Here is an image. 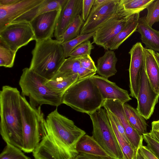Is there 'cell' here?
Returning <instances> with one entry per match:
<instances>
[{
	"mask_svg": "<svg viewBox=\"0 0 159 159\" xmlns=\"http://www.w3.org/2000/svg\"><path fill=\"white\" fill-rule=\"evenodd\" d=\"M45 135L33 152L35 159H69L78 154L77 143L86 132L57 108L45 120Z\"/></svg>",
	"mask_w": 159,
	"mask_h": 159,
	"instance_id": "1",
	"label": "cell"
},
{
	"mask_svg": "<svg viewBox=\"0 0 159 159\" xmlns=\"http://www.w3.org/2000/svg\"><path fill=\"white\" fill-rule=\"evenodd\" d=\"M20 92L8 85L2 86L0 91V132L6 143L22 150L23 131Z\"/></svg>",
	"mask_w": 159,
	"mask_h": 159,
	"instance_id": "2",
	"label": "cell"
},
{
	"mask_svg": "<svg viewBox=\"0 0 159 159\" xmlns=\"http://www.w3.org/2000/svg\"><path fill=\"white\" fill-rule=\"evenodd\" d=\"M61 42L52 38L36 41L29 68L51 80L66 59Z\"/></svg>",
	"mask_w": 159,
	"mask_h": 159,
	"instance_id": "3",
	"label": "cell"
},
{
	"mask_svg": "<svg viewBox=\"0 0 159 159\" xmlns=\"http://www.w3.org/2000/svg\"><path fill=\"white\" fill-rule=\"evenodd\" d=\"M91 77L78 80L62 95V104L77 111L90 115L102 107L104 100Z\"/></svg>",
	"mask_w": 159,
	"mask_h": 159,
	"instance_id": "4",
	"label": "cell"
},
{
	"mask_svg": "<svg viewBox=\"0 0 159 159\" xmlns=\"http://www.w3.org/2000/svg\"><path fill=\"white\" fill-rule=\"evenodd\" d=\"M47 79L29 68H25L19 81L23 96L29 98V103L34 107L43 104L58 107L62 104V95L51 90L45 84Z\"/></svg>",
	"mask_w": 159,
	"mask_h": 159,
	"instance_id": "5",
	"label": "cell"
},
{
	"mask_svg": "<svg viewBox=\"0 0 159 159\" xmlns=\"http://www.w3.org/2000/svg\"><path fill=\"white\" fill-rule=\"evenodd\" d=\"M20 107L23 131L22 151L26 153L33 152L46 134L45 119L40 106L32 107L21 95Z\"/></svg>",
	"mask_w": 159,
	"mask_h": 159,
	"instance_id": "6",
	"label": "cell"
},
{
	"mask_svg": "<svg viewBox=\"0 0 159 159\" xmlns=\"http://www.w3.org/2000/svg\"><path fill=\"white\" fill-rule=\"evenodd\" d=\"M89 115L92 123L93 138L111 159H124L106 110L102 107Z\"/></svg>",
	"mask_w": 159,
	"mask_h": 159,
	"instance_id": "7",
	"label": "cell"
},
{
	"mask_svg": "<svg viewBox=\"0 0 159 159\" xmlns=\"http://www.w3.org/2000/svg\"><path fill=\"white\" fill-rule=\"evenodd\" d=\"M121 5L118 12L98 28L93 36V43L105 50L125 25L129 17L137 13L126 11Z\"/></svg>",
	"mask_w": 159,
	"mask_h": 159,
	"instance_id": "8",
	"label": "cell"
},
{
	"mask_svg": "<svg viewBox=\"0 0 159 159\" xmlns=\"http://www.w3.org/2000/svg\"><path fill=\"white\" fill-rule=\"evenodd\" d=\"M0 39L16 52L31 41L36 40L30 23L25 21L12 23L7 25L0 31Z\"/></svg>",
	"mask_w": 159,
	"mask_h": 159,
	"instance_id": "9",
	"label": "cell"
},
{
	"mask_svg": "<svg viewBox=\"0 0 159 159\" xmlns=\"http://www.w3.org/2000/svg\"><path fill=\"white\" fill-rule=\"evenodd\" d=\"M120 0H110L97 7H93L83 25L80 34L95 32L100 26L116 14L121 7Z\"/></svg>",
	"mask_w": 159,
	"mask_h": 159,
	"instance_id": "10",
	"label": "cell"
},
{
	"mask_svg": "<svg viewBox=\"0 0 159 159\" xmlns=\"http://www.w3.org/2000/svg\"><path fill=\"white\" fill-rule=\"evenodd\" d=\"M159 98V94L154 91L147 76L144 58L136 109L145 120L149 119L152 115Z\"/></svg>",
	"mask_w": 159,
	"mask_h": 159,
	"instance_id": "11",
	"label": "cell"
},
{
	"mask_svg": "<svg viewBox=\"0 0 159 159\" xmlns=\"http://www.w3.org/2000/svg\"><path fill=\"white\" fill-rule=\"evenodd\" d=\"M144 49L141 43L137 42L133 45L129 52L130 55L129 70L130 95L137 100L144 61Z\"/></svg>",
	"mask_w": 159,
	"mask_h": 159,
	"instance_id": "12",
	"label": "cell"
},
{
	"mask_svg": "<svg viewBox=\"0 0 159 159\" xmlns=\"http://www.w3.org/2000/svg\"><path fill=\"white\" fill-rule=\"evenodd\" d=\"M124 104L117 100H106L104 101L102 107L116 117L123 127L130 143L135 148L139 150L143 145V136L140 135L129 123L125 114Z\"/></svg>",
	"mask_w": 159,
	"mask_h": 159,
	"instance_id": "13",
	"label": "cell"
},
{
	"mask_svg": "<svg viewBox=\"0 0 159 159\" xmlns=\"http://www.w3.org/2000/svg\"><path fill=\"white\" fill-rule=\"evenodd\" d=\"M61 9L47 12L37 16L30 23L34 31L36 41L52 38Z\"/></svg>",
	"mask_w": 159,
	"mask_h": 159,
	"instance_id": "14",
	"label": "cell"
},
{
	"mask_svg": "<svg viewBox=\"0 0 159 159\" xmlns=\"http://www.w3.org/2000/svg\"><path fill=\"white\" fill-rule=\"evenodd\" d=\"M44 0H17L11 5L0 6V31Z\"/></svg>",
	"mask_w": 159,
	"mask_h": 159,
	"instance_id": "15",
	"label": "cell"
},
{
	"mask_svg": "<svg viewBox=\"0 0 159 159\" xmlns=\"http://www.w3.org/2000/svg\"><path fill=\"white\" fill-rule=\"evenodd\" d=\"M83 0H66L62 5L58 17L54 36L59 40L82 11Z\"/></svg>",
	"mask_w": 159,
	"mask_h": 159,
	"instance_id": "16",
	"label": "cell"
},
{
	"mask_svg": "<svg viewBox=\"0 0 159 159\" xmlns=\"http://www.w3.org/2000/svg\"><path fill=\"white\" fill-rule=\"evenodd\" d=\"M91 79L98 88L104 101L117 100L125 103L131 100L127 90L120 88L108 79L95 75L92 76Z\"/></svg>",
	"mask_w": 159,
	"mask_h": 159,
	"instance_id": "17",
	"label": "cell"
},
{
	"mask_svg": "<svg viewBox=\"0 0 159 159\" xmlns=\"http://www.w3.org/2000/svg\"><path fill=\"white\" fill-rule=\"evenodd\" d=\"M136 31L141 34V39L145 45V48L159 52V31L147 24L145 16L139 18Z\"/></svg>",
	"mask_w": 159,
	"mask_h": 159,
	"instance_id": "18",
	"label": "cell"
},
{
	"mask_svg": "<svg viewBox=\"0 0 159 159\" xmlns=\"http://www.w3.org/2000/svg\"><path fill=\"white\" fill-rule=\"evenodd\" d=\"M66 0H44L41 4L20 16L12 23L30 22L37 16L52 11L60 10Z\"/></svg>",
	"mask_w": 159,
	"mask_h": 159,
	"instance_id": "19",
	"label": "cell"
},
{
	"mask_svg": "<svg viewBox=\"0 0 159 159\" xmlns=\"http://www.w3.org/2000/svg\"><path fill=\"white\" fill-rule=\"evenodd\" d=\"M146 70L154 91L159 94V64L154 56L155 51L144 48Z\"/></svg>",
	"mask_w": 159,
	"mask_h": 159,
	"instance_id": "20",
	"label": "cell"
},
{
	"mask_svg": "<svg viewBox=\"0 0 159 159\" xmlns=\"http://www.w3.org/2000/svg\"><path fill=\"white\" fill-rule=\"evenodd\" d=\"M139 13H135L129 17L125 27L108 44L107 50L117 49L125 41L136 31L139 18Z\"/></svg>",
	"mask_w": 159,
	"mask_h": 159,
	"instance_id": "21",
	"label": "cell"
},
{
	"mask_svg": "<svg viewBox=\"0 0 159 159\" xmlns=\"http://www.w3.org/2000/svg\"><path fill=\"white\" fill-rule=\"evenodd\" d=\"M76 150L78 153H84L111 159L92 136L86 134L81 138L77 143Z\"/></svg>",
	"mask_w": 159,
	"mask_h": 159,
	"instance_id": "22",
	"label": "cell"
},
{
	"mask_svg": "<svg viewBox=\"0 0 159 159\" xmlns=\"http://www.w3.org/2000/svg\"><path fill=\"white\" fill-rule=\"evenodd\" d=\"M117 60L113 50H107L97 60V73L107 79L115 75L117 72L116 65Z\"/></svg>",
	"mask_w": 159,
	"mask_h": 159,
	"instance_id": "23",
	"label": "cell"
},
{
	"mask_svg": "<svg viewBox=\"0 0 159 159\" xmlns=\"http://www.w3.org/2000/svg\"><path fill=\"white\" fill-rule=\"evenodd\" d=\"M123 106L126 116L133 128L141 135L147 133L148 125L145 119L129 105L125 103Z\"/></svg>",
	"mask_w": 159,
	"mask_h": 159,
	"instance_id": "24",
	"label": "cell"
},
{
	"mask_svg": "<svg viewBox=\"0 0 159 159\" xmlns=\"http://www.w3.org/2000/svg\"><path fill=\"white\" fill-rule=\"evenodd\" d=\"M81 67L80 61L78 58L70 57L66 59L51 80L56 81L78 74Z\"/></svg>",
	"mask_w": 159,
	"mask_h": 159,
	"instance_id": "25",
	"label": "cell"
},
{
	"mask_svg": "<svg viewBox=\"0 0 159 159\" xmlns=\"http://www.w3.org/2000/svg\"><path fill=\"white\" fill-rule=\"evenodd\" d=\"M108 117L123 154L124 159H137L139 150L135 148L119 133L113 121L110 118Z\"/></svg>",
	"mask_w": 159,
	"mask_h": 159,
	"instance_id": "26",
	"label": "cell"
},
{
	"mask_svg": "<svg viewBox=\"0 0 159 159\" xmlns=\"http://www.w3.org/2000/svg\"><path fill=\"white\" fill-rule=\"evenodd\" d=\"M78 80V75L76 74L56 81L47 80L45 84L53 92L63 94L69 87Z\"/></svg>",
	"mask_w": 159,
	"mask_h": 159,
	"instance_id": "27",
	"label": "cell"
},
{
	"mask_svg": "<svg viewBox=\"0 0 159 159\" xmlns=\"http://www.w3.org/2000/svg\"><path fill=\"white\" fill-rule=\"evenodd\" d=\"M84 21L82 16L80 15L77 16L58 40L62 43L70 40L79 35L81 28L84 23Z\"/></svg>",
	"mask_w": 159,
	"mask_h": 159,
	"instance_id": "28",
	"label": "cell"
},
{
	"mask_svg": "<svg viewBox=\"0 0 159 159\" xmlns=\"http://www.w3.org/2000/svg\"><path fill=\"white\" fill-rule=\"evenodd\" d=\"M16 53L0 39V66L12 67L14 65Z\"/></svg>",
	"mask_w": 159,
	"mask_h": 159,
	"instance_id": "29",
	"label": "cell"
},
{
	"mask_svg": "<svg viewBox=\"0 0 159 159\" xmlns=\"http://www.w3.org/2000/svg\"><path fill=\"white\" fill-rule=\"evenodd\" d=\"M154 0H120V3L125 10L138 13L146 8Z\"/></svg>",
	"mask_w": 159,
	"mask_h": 159,
	"instance_id": "30",
	"label": "cell"
},
{
	"mask_svg": "<svg viewBox=\"0 0 159 159\" xmlns=\"http://www.w3.org/2000/svg\"><path fill=\"white\" fill-rule=\"evenodd\" d=\"M95 33V32L84 34H80L70 40L62 43L61 44L66 58L69 57L70 53L75 48L93 37Z\"/></svg>",
	"mask_w": 159,
	"mask_h": 159,
	"instance_id": "31",
	"label": "cell"
},
{
	"mask_svg": "<svg viewBox=\"0 0 159 159\" xmlns=\"http://www.w3.org/2000/svg\"><path fill=\"white\" fill-rule=\"evenodd\" d=\"M0 159H30L18 148L9 144L6 146L0 155Z\"/></svg>",
	"mask_w": 159,
	"mask_h": 159,
	"instance_id": "32",
	"label": "cell"
},
{
	"mask_svg": "<svg viewBox=\"0 0 159 159\" xmlns=\"http://www.w3.org/2000/svg\"><path fill=\"white\" fill-rule=\"evenodd\" d=\"M148 13L145 16V20L150 27L159 21V0H155L146 8Z\"/></svg>",
	"mask_w": 159,
	"mask_h": 159,
	"instance_id": "33",
	"label": "cell"
},
{
	"mask_svg": "<svg viewBox=\"0 0 159 159\" xmlns=\"http://www.w3.org/2000/svg\"><path fill=\"white\" fill-rule=\"evenodd\" d=\"M94 46L90 41L88 40L79 44L71 52L69 57L78 58L87 55H90Z\"/></svg>",
	"mask_w": 159,
	"mask_h": 159,
	"instance_id": "34",
	"label": "cell"
},
{
	"mask_svg": "<svg viewBox=\"0 0 159 159\" xmlns=\"http://www.w3.org/2000/svg\"><path fill=\"white\" fill-rule=\"evenodd\" d=\"M143 135V139L147 144V147L159 159V142L151 137L148 133Z\"/></svg>",
	"mask_w": 159,
	"mask_h": 159,
	"instance_id": "35",
	"label": "cell"
},
{
	"mask_svg": "<svg viewBox=\"0 0 159 159\" xmlns=\"http://www.w3.org/2000/svg\"><path fill=\"white\" fill-rule=\"evenodd\" d=\"M78 58L80 61L81 66L97 72L96 66L90 55H87Z\"/></svg>",
	"mask_w": 159,
	"mask_h": 159,
	"instance_id": "36",
	"label": "cell"
},
{
	"mask_svg": "<svg viewBox=\"0 0 159 159\" xmlns=\"http://www.w3.org/2000/svg\"><path fill=\"white\" fill-rule=\"evenodd\" d=\"M95 0H83L82 17L85 21L87 19L94 4Z\"/></svg>",
	"mask_w": 159,
	"mask_h": 159,
	"instance_id": "37",
	"label": "cell"
},
{
	"mask_svg": "<svg viewBox=\"0 0 159 159\" xmlns=\"http://www.w3.org/2000/svg\"><path fill=\"white\" fill-rule=\"evenodd\" d=\"M106 110L107 111L108 116L113 121L119 133L122 134V135L127 141L129 142L126 136L124 129L123 127L120 123L117 118L110 111L107 110Z\"/></svg>",
	"mask_w": 159,
	"mask_h": 159,
	"instance_id": "38",
	"label": "cell"
},
{
	"mask_svg": "<svg viewBox=\"0 0 159 159\" xmlns=\"http://www.w3.org/2000/svg\"><path fill=\"white\" fill-rule=\"evenodd\" d=\"M148 159H159L147 147L142 145L139 148Z\"/></svg>",
	"mask_w": 159,
	"mask_h": 159,
	"instance_id": "39",
	"label": "cell"
},
{
	"mask_svg": "<svg viewBox=\"0 0 159 159\" xmlns=\"http://www.w3.org/2000/svg\"><path fill=\"white\" fill-rule=\"evenodd\" d=\"M76 159H111L106 157L91 155L84 153H79Z\"/></svg>",
	"mask_w": 159,
	"mask_h": 159,
	"instance_id": "40",
	"label": "cell"
},
{
	"mask_svg": "<svg viewBox=\"0 0 159 159\" xmlns=\"http://www.w3.org/2000/svg\"><path fill=\"white\" fill-rule=\"evenodd\" d=\"M17 0H0V6H6L11 5Z\"/></svg>",
	"mask_w": 159,
	"mask_h": 159,
	"instance_id": "41",
	"label": "cell"
},
{
	"mask_svg": "<svg viewBox=\"0 0 159 159\" xmlns=\"http://www.w3.org/2000/svg\"><path fill=\"white\" fill-rule=\"evenodd\" d=\"M148 133L151 137L159 142V131L151 129Z\"/></svg>",
	"mask_w": 159,
	"mask_h": 159,
	"instance_id": "42",
	"label": "cell"
},
{
	"mask_svg": "<svg viewBox=\"0 0 159 159\" xmlns=\"http://www.w3.org/2000/svg\"><path fill=\"white\" fill-rule=\"evenodd\" d=\"M110 1V0H95L93 7H97L102 6Z\"/></svg>",
	"mask_w": 159,
	"mask_h": 159,
	"instance_id": "43",
	"label": "cell"
},
{
	"mask_svg": "<svg viewBox=\"0 0 159 159\" xmlns=\"http://www.w3.org/2000/svg\"><path fill=\"white\" fill-rule=\"evenodd\" d=\"M151 125L152 130L159 131V119L152 121Z\"/></svg>",
	"mask_w": 159,
	"mask_h": 159,
	"instance_id": "44",
	"label": "cell"
},
{
	"mask_svg": "<svg viewBox=\"0 0 159 159\" xmlns=\"http://www.w3.org/2000/svg\"><path fill=\"white\" fill-rule=\"evenodd\" d=\"M155 57L159 64V53L158 52H154Z\"/></svg>",
	"mask_w": 159,
	"mask_h": 159,
	"instance_id": "45",
	"label": "cell"
},
{
	"mask_svg": "<svg viewBox=\"0 0 159 159\" xmlns=\"http://www.w3.org/2000/svg\"><path fill=\"white\" fill-rule=\"evenodd\" d=\"M138 152L140 155L144 159H148L144 154L140 150H138Z\"/></svg>",
	"mask_w": 159,
	"mask_h": 159,
	"instance_id": "46",
	"label": "cell"
},
{
	"mask_svg": "<svg viewBox=\"0 0 159 159\" xmlns=\"http://www.w3.org/2000/svg\"><path fill=\"white\" fill-rule=\"evenodd\" d=\"M137 159H144L139 154L138 152L137 154Z\"/></svg>",
	"mask_w": 159,
	"mask_h": 159,
	"instance_id": "47",
	"label": "cell"
},
{
	"mask_svg": "<svg viewBox=\"0 0 159 159\" xmlns=\"http://www.w3.org/2000/svg\"><path fill=\"white\" fill-rule=\"evenodd\" d=\"M69 159H76V157H73L71 158H70Z\"/></svg>",
	"mask_w": 159,
	"mask_h": 159,
	"instance_id": "48",
	"label": "cell"
}]
</instances>
